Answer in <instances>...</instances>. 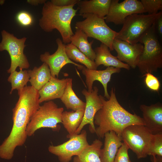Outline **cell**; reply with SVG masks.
Here are the masks:
<instances>
[{
	"mask_svg": "<svg viewBox=\"0 0 162 162\" xmlns=\"http://www.w3.org/2000/svg\"><path fill=\"white\" fill-rule=\"evenodd\" d=\"M18 100L12 110L13 125L8 136L0 145V157L11 159L15 148L25 142L26 129L32 117L40 105L38 91L26 87L18 91Z\"/></svg>",
	"mask_w": 162,
	"mask_h": 162,
	"instance_id": "obj_1",
	"label": "cell"
},
{
	"mask_svg": "<svg viewBox=\"0 0 162 162\" xmlns=\"http://www.w3.org/2000/svg\"><path fill=\"white\" fill-rule=\"evenodd\" d=\"M109 99L99 95L103 106L95 114L94 123L98 126L95 133L100 138L105 134L113 131L121 137L124 130L128 126L134 124L144 125L142 118L135 113L131 114L126 110L118 102L114 88H111Z\"/></svg>",
	"mask_w": 162,
	"mask_h": 162,
	"instance_id": "obj_2",
	"label": "cell"
},
{
	"mask_svg": "<svg viewBox=\"0 0 162 162\" xmlns=\"http://www.w3.org/2000/svg\"><path fill=\"white\" fill-rule=\"evenodd\" d=\"M74 6L59 7L54 5L50 1H46L42 8L39 26L47 32L57 29L61 35L62 42L69 43L70 37L74 34L71 27L72 20L78 10L74 8Z\"/></svg>",
	"mask_w": 162,
	"mask_h": 162,
	"instance_id": "obj_3",
	"label": "cell"
},
{
	"mask_svg": "<svg viewBox=\"0 0 162 162\" xmlns=\"http://www.w3.org/2000/svg\"><path fill=\"white\" fill-rule=\"evenodd\" d=\"M156 22L139 42L143 45V49L137 67L143 76L152 74L162 67V49L156 32Z\"/></svg>",
	"mask_w": 162,
	"mask_h": 162,
	"instance_id": "obj_4",
	"label": "cell"
},
{
	"mask_svg": "<svg viewBox=\"0 0 162 162\" xmlns=\"http://www.w3.org/2000/svg\"><path fill=\"white\" fill-rule=\"evenodd\" d=\"M161 15V11L155 14H136L129 16L116 38L131 44L138 43Z\"/></svg>",
	"mask_w": 162,
	"mask_h": 162,
	"instance_id": "obj_5",
	"label": "cell"
},
{
	"mask_svg": "<svg viewBox=\"0 0 162 162\" xmlns=\"http://www.w3.org/2000/svg\"><path fill=\"white\" fill-rule=\"evenodd\" d=\"M63 107H58L52 100L44 103L40 106L32 117L26 129L27 136L33 135L35 131L41 128H49L54 131L58 132L62 123Z\"/></svg>",
	"mask_w": 162,
	"mask_h": 162,
	"instance_id": "obj_6",
	"label": "cell"
},
{
	"mask_svg": "<svg viewBox=\"0 0 162 162\" xmlns=\"http://www.w3.org/2000/svg\"><path fill=\"white\" fill-rule=\"evenodd\" d=\"M80 16L85 19L76 22V29L81 30L88 37L100 41L108 46L110 51L113 50L112 44L118 32L108 26L104 18L90 14H84Z\"/></svg>",
	"mask_w": 162,
	"mask_h": 162,
	"instance_id": "obj_7",
	"label": "cell"
},
{
	"mask_svg": "<svg viewBox=\"0 0 162 162\" xmlns=\"http://www.w3.org/2000/svg\"><path fill=\"white\" fill-rule=\"evenodd\" d=\"M1 34L2 40L0 43V51H7L11 60L10 66L7 70L8 73H11L16 70L18 67L20 69L28 68L30 64L24 53L26 38L23 37L18 39L4 30L2 31Z\"/></svg>",
	"mask_w": 162,
	"mask_h": 162,
	"instance_id": "obj_8",
	"label": "cell"
},
{
	"mask_svg": "<svg viewBox=\"0 0 162 162\" xmlns=\"http://www.w3.org/2000/svg\"><path fill=\"white\" fill-rule=\"evenodd\" d=\"M152 134L144 125L129 126L122 131L121 138L136 154L138 159L146 157Z\"/></svg>",
	"mask_w": 162,
	"mask_h": 162,
	"instance_id": "obj_9",
	"label": "cell"
},
{
	"mask_svg": "<svg viewBox=\"0 0 162 162\" xmlns=\"http://www.w3.org/2000/svg\"><path fill=\"white\" fill-rule=\"evenodd\" d=\"M79 134H68L69 139L57 146L50 145L48 148L50 152L57 156L60 162H70L74 156L79 155L89 144L87 139V132L83 130Z\"/></svg>",
	"mask_w": 162,
	"mask_h": 162,
	"instance_id": "obj_10",
	"label": "cell"
},
{
	"mask_svg": "<svg viewBox=\"0 0 162 162\" xmlns=\"http://www.w3.org/2000/svg\"><path fill=\"white\" fill-rule=\"evenodd\" d=\"M145 13L140 1L125 0L119 3L118 0H111L108 13L104 19L106 22L120 25L123 24L126 18L129 15Z\"/></svg>",
	"mask_w": 162,
	"mask_h": 162,
	"instance_id": "obj_11",
	"label": "cell"
},
{
	"mask_svg": "<svg viewBox=\"0 0 162 162\" xmlns=\"http://www.w3.org/2000/svg\"><path fill=\"white\" fill-rule=\"evenodd\" d=\"M56 42L58 48L54 53L51 55L49 52H46L40 56V60L49 66L52 76L56 77V76L58 78L61 69L68 64H72L77 66L78 69L81 70L84 66L73 62L67 56L65 50V45L61 39L57 38Z\"/></svg>",
	"mask_w": 162,
	"mask_h": 162,
	"instance_id": "obj_12",
	"label": "cell"
},
{
	"mask_svg": "<svg viewBox=\"0 0 162 162\" xmlns=\"http://www.w3.org/2000/svg\"><path fill=\"white\" fill-rule=\"evenodd\" d=\"M98 90L97 86H94L91 92L85 89L82 91L86 100V106L83 120L75 134H80L84 127L88 124H89L90 132L95 133L94 117L96 113L103 106L101 100L98 95Z\"/></svg>",
	"mask_w": 162,
	"mask_h": 162,
	"instance_id": "obj_13",
	"label": "cell"
},
{
	"mask_svg": "<svg viewBox=\"0 0 162 162\" xmlns=\"http://www.w3.org/2000/svg\"><path fill=\"white\" fill-rule=\"evenodd\" d=\"M112 46L117 53V58L125 62L130 67L135 69L138 63L143 49L140 43L131 44L125 41L115 38Z\"/></svg>",
	"mask_w": 162,
	"mask_h": 162,
	"instance_id": "obj_14",
	"label": "cell"
},
{
	"mask_svg": "<svg viewBox=\"0 0 162 162\" xmlns=\"http://www.w3.org/2000/svg\"><path fill=\"white\" fill-rule=\"evenodd\" d=\"M144 126L153 135L162 134V105L160 102L148 106L140 105Z\"/></svg>",
	"mask_w": 162,
	"mask_h": 162,
	"instance_id": "obj_15",
	"label": "cell"
},
{
	"mask_svg": "<svg viewBox=\"0 0 162 162\" xmlns=\"http://www.w3.org/2000/svg\"><path fill=\"white\" fill-rule=\"evenodd\" d=\"M82 74L86 77V82L88 91L91 92L93 89V84L95 81H99L104 89V97L109 99L110 95L107 89V84L110 81L111 76L114 73H119L121 69L112 67H108L103 70L90 69L83 66L81 69Z\"/></svg>",
	"mask_w": 162,
	"mask_h": 162,
	"instance_id": "obj_16",
	"label": "cell"
},
{
	"mask_svg": "<svg viewBox=\"0 0 162 162\" xmlns=\"http://www.w3.org/2000/svg\"><path fill=\"white\" fill-rule=\"evenodd\" d=\"M67 80L68 78L60 80L51 76L49 81L38 91L40 103L56 99H61L64 93Z\"/></svg>",
	"mask_w": 162,
	"mask_h": 162,
	"instance_id": "obj_17",
	"label": "cell"
},
{
	"mask_svg": "<svg viewBox=\"0 0 162 162\" xmlns=\"http://www.w3.org/2000/svg\"><path fill=\"white\" fill-rule=\"evenodd\" d=\"M111 0H81L77 3L80 15L90 14L104 18L107 14Z\"/></svg>",
	"mask_w": 162,
	"mask_h": 162,
	"instance_id": "obj_18",
	"label": "cell"
},
{
	"mask_svg": "<svg viewBox=\"0 0 162 162\" xmlns=\"http://www.w3.org/2000/svg\"><path fill=\"white\" fill-rule=\"evenodd\" d=\"M104 147L100 151L101 162H113L119 148L122 146V139L115 132L111 131L106 133Z\"/></svg>",
	"mask_w": 162,
	"mask_h": 162,
	"instance_id": "obj_19",
	"label": "cell"
},
{
	"mask_svg": "<svg viewBox=\"0 0 162 162\" xmlns=\"http://www.w3.org/2000/svg\"><path fill=\"white\" fill-rule=\"evenodd\" d=\"M96 57L94 60L97 67L100 65L108 67L123 68L129 70L130 67L127 64L119 60L116 56H113L106 45L101 43L100 46L96 47L94 50Z\"/></svg>",
	"mask_w": 162,
	"mask_h": 162,
	"instance_id": "obj_20",
	"label": "cell"
},
{
	"mask_svg": "<svg viewBox=\"0 0 162 162\" xmlns=\"http://www.w3.org/2000/svg\"><path fill=\"white\" fill-rule=\"evenodd\" d=\"M28 72L31 86L38 91L49 81L52 76L49 66L45 63L38 68L34 67L32 70H28Z\"/></svg>",
	"mask_w": 162,
	"mask_h": 162,
	"instance_id": "obj_21",
	"label": "cell"
},
{
	"mask_svg": "<svg viewBox=\"0 0 162 162\" xmlns=\"http://www.w3.org/2000/svg\"><path fill=\"white\" fill-rule=\"evenodd\" d=\"M88 38L82 30L76 29L75 33L70 37V42L89 58L94 61L96 54L92 48L94 41L89 42Z\"/></svg>",
	"mask_w": 162,
	"mask_h": 162,
	"instance_id": "obj_22",
	"label": "cell"
},
{
	"mask_svg": "<svg viewBox=\"0 0 162 162\" xmlns=\"http://www.w3.org/2000/svg\"><path fill=\"white\" fill-rule=\"evenodd\" d=\"M72 79L68 78L64 93L61 100L66 108L74 111L85 109L86 103L80 99L72 88Z\"/></svg>",
	"mask_w": 162,
	"mask_h": 162,
	"instance_id": "obj_23",
	"label": "cell"
},
{
	"mask_svg": "<svg viewBox=\"0 0 162 162\" xmlns=\"http://www.w3.org/2000/svg\"><path fill=\"white\" fill-rule=\"evenodd\" d=\"M85 109L76 111H63L62 113V123L68 134H74L83 119Z\"/></svg>",
	"mask_w": 162,
	"mask_h": 162,
	"instance_id": "obj_24",
	"label": "cell"
},
{
	"mask_svg": "<svg viewBox=\"0 0 162 162\" xmlns=\"http://www.w3.org/2000/svg\"><path fill=\"white\" fill-rule=\"evenodd\" d=\"M102 145L101 141L95 139L91 145H89L79 155L74 158L73 162H101L100 155Z\"/></svg>",
	"mask_w": 162,
	"mask_h": 162,
	"instance_id": "obj_25",
	"label": "cell"
},
{
	"mask_svg": "<svg viewBox=\"0 0 162 162\" xmlns=\"http://www.w3.org/2000/svg\"><path fill=\"white\" fill-rule=\"evenodd\" d=\"M65 50L66 54L71 60L84 64L88 69L97 70L94 61L87 57L71 43L65 45Z\"/></svg>",
	"mask_w": 162,
	"mask_h": 162,
	"instance_id": "obj_26",
	"label": "cell"
},
{
	"mask_svg": "<svg viewBox=\"0 0 162 162\" xmlns=\"http://www.w3.org/2000/svg\"><path fill=\"white\" fill-rule=\"evenodd\" d=\"M20 70L19 71L16 70L10 73L8 77V80L10 83L11 86L10 94L14 90L19 91L27 86V83L29 81V77L28 70Z\"/></svg>",
	"mask_w": 162,
	"mask_h": 162,
	"instance_id": "obj_27",
	"label": "cell"
},
{
	"mask_svg": "<svg viewBox=\"0 0 162 162\" xmlns=\"http://www.w3.org/2000/svg\"><path fill=\"white\" fill-rule=\"evenodd\" d=\"M147 155L152 156H162V134H152Z\"/></svg>",
	"mask_w": 162,
	"mask_h": 162,
	"instance_id": "obj_28",
	"label": "cell"
},
{
	"mask_svg": "<svg viewBox=\"0 0 162 162\" xmlns=\"http://www.w3.org/2000/svg\"><path fill=\"white\" fill-rule=\"evenodd\" d=\"M146 12L148 14H155L162 10V0H141L140 1Z\"/></svg>",
	"mask_w": 162,
	"mask_h": 162,
	"instance_id": "obj_29",
	"label": "cell"
},
{
	"mask_svg": "<svg viewBox=\"0 0 162 162\" xmlns=\"http://www.w3.org/2000/svg\"><path fill=\"white\" fill-rule=\"evenodd\" d=\"M145 76V82L146 86L151 90L158 92L160 84L158 79L150 73H147L142 76Z\"/></svg>",
	"mask_w": 162,
	"mask_h": 162,
	"instance_id": "obj_30",
	"label": "cell"
},
{
	"mask_svg": "<svg viewBox=\"0 0 162 162\" xmlns=\"http://www.w3.org/2000/svg\"><path fill=\"white\" fill-rule=\"evenodd\" d=\"M129 149L127 145L122 142L118 151L113 162H132L128 154Z\"/></svg>",
	"mask_w": 162,
	"mask_h": 162,
	"instance_id": "obj_31",
	"label": "cell"
},
{
	"mask_svg": "<svg viewBox=\"0 0 162 162\" xmlns=\"http://www.w3.org/2000/svg\"><path fill=\"white\" fill-rule=\"evenodd\" d=\"M16 18L18 22L23 26L31 25L33 23V20L32 16L26 11L20 12L17 15Z\"/></svg>",
	"mask_w": 162,
	"mask_h": 162,
	"instance_id": "obj_32",
	"label": "cell"
},
{
	"mask_svg": "<svg viewBox=\"0 0 162 162\" xmlns=\"http://www.w3.org/2000/svg\"><path fill=\"white\" fill-rule=\"evenodd\" d=\"M80 0H52L51 2L54 5L59 7H67L75 5Z\"/></svg>",
	"mask_w": 162,
	"mask_h": 162,
	"instance_id": "obj_33",
	"label": "cell"
},
{
	"mask_svg": "<svg viewBox=\"0 0 162 162\" xmlns=\"http://www.w3.org/2000/svg\"><path fill=\"white\" fill-rule=\"evenodd\" d=\"M156 26L159 35H162V15H161L157 19L156 22Z\"/></svg>",
	"mask_w": 162,
	"mask_h": 162,
	"instance_id": "obj_34",
	"label": "cell"
},
{
	"mask_svg": "<svg viewBox=\"0 0 162 162\" xmlns=\"http://www.w3.org/2000/svg\"><path fill=\"white\" fill-rule=\"evenodd\" d=\"M46 2L45 0H28L27 2L33 5H37L39 4H44Z\"/></svg>",
	"mask_w": 162,
	"mask_h": 162,
	"instance_id": "obj_35",
	"label": "cell"
}]
</instances>
